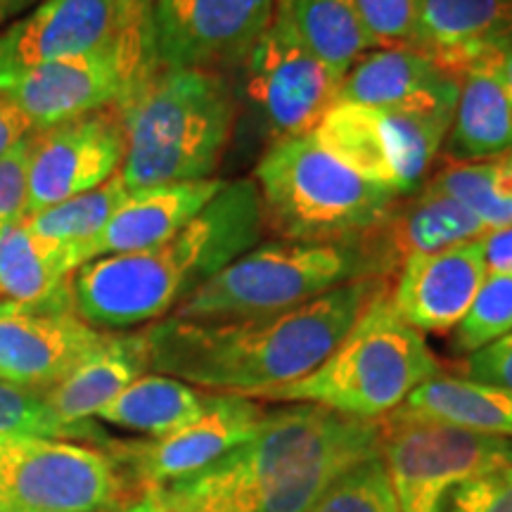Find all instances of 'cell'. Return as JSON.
I'll list each match as a JSON object with an SVG mask.
<instances>
[{
    "mask_svg": "<svg viewBox=\"0 0 512 512\" xmlns=\"http://www.w3.org/2000/svg\"><path fill=\"white\" fill-rule=\"evenodd\" d=\"M384 287L354 280L268 316L164 318L143 330L150 368L216 394L261 396L316 370Z\"/></svg>",
    "mask_w": 512,
    "mask_h": 512,
    "instance_id": "obj_1",
    "label": "cell"
},
{
    "mask_svg": "<svg viewBox=\"0 0 512 512\" xmlns=\"http://www.w3.org/2000/svg\"><path fill=\"white\" fill-rule=\"evenodd\" d=\"M380 453L382 420L294 403L202 472L143 496L166 512H309L339 475Z\"/></svg>",
    "mask_w": 512,
    "mask_h": 512,
    "instance_id": "obj_2",
    "label": "cell"
},
{
    "mask_svg": "<svg viewBox=\"0 0 512 512\" xmlns=\"http://www.w3.org/2000/svg\"><path fill=\"white\" fill-rule=\"evenodd\" d=\"M264 211L254 181L226 183L188 226L147 249L83 264L72 275V302L98 330L152 323L197 287L259 245Z\"/></svg>",
    "mask_w": 512,
    "mask_h": 512,
    "instance_id": "obj_3",
    "label": "cell"
},
{
    "mask_svg": "<svg viewBox=\"0 0 512 512\" xmlns=\"http://www.w3.org/2000/svg\"><path fill=\"white\" fill-rule=\"evenodd\" d=\"M119 110L126 128L119 176L131 190L209 181L235 121L228 83L202 69L157 67Z\"/></svg>",
    "mask_w": 512,
    "mask_h": 512,
    "instance_id": "obj_4",
    "label": "cell"
},
{
    "mask_svg": "<svg viewBox=\"0 0 512 512\" xmlns=\"http://www.w3.org/2000/svg\"><path fill=\"white\" fill-rule=\"evenodd\" d=\"M437 375L441 366L422 332L403 323L384 287L316 370L259 399L313 403L349 418L380 420Z\"/></svg>",
    "mask_w": 512,
    "mask_h": 512,
    "instance_id": "obj_5",
    "label": "cell"
},
{
    "mask_svg": "<svg viewBox=\"0 0 512 512\" xmlns=\"http://www.w3.org/2000/svg\"><path fill=\"white\" fill-rule=\"evenodd\" d=\"M254 183L264 226L297 242L366 240L399 200L332 157L313 133L275 140L256 164Z\"/></svg>",
    "mask_w": 512,
    "mask_h": 512,
    "instance_id": "obj_6",
    "label": "cell"
},
{
    "mask_svg": "<svg viewBox=\"0 0 512 512\" xmlns=\"http://www.w3.org/2000/svg\"><path fill=\"white\" fill-rule=\"evenodd\" d=\"M384 278L366 240L266 242L245 252L197 287L174 309V318H252L302 306L354 280Z\"/></svg>",
    "mask_w": 512,
    "mask_h": 512,
    "instance_id": "obj_7",
    "label": "cell"
},
{
    "mask_svg": "<svg viewBox=\"0 0 512 512\" xmlns=\"http://www.w3.org/2000/svg\"><path fill=\"white\" fill-rule=\"evenodd\" d=\"M136 501L105 448L0 437V512H117Z\"/></svg>",
    "mask_w": 512,
    "mask_h": 512,
    "instance_id": "obj_8",
    "label": "cell"
},
{
    "mask_svg": "<svg viewBox=\"0 0 512 512\" xmlns=\"http://www.w3.org/2000/svg\"><path fill=\"white\" fill-rule=\"evenodd\" d=\"M453 117L335 102L313 136L332 157L392 195H411L437 159Z\"/></svg>",
    "mask_w": 512,
    "mask_h": 512,
    "instance_id": "obj_9",
    "label": "cell"
},
{
    "mask_svg": "<svg viewBox=\"0 0 512 512\" xmlns=\"http://www.w3.org/2000/svg\"><path fill=\"white\" fill-rule=\"evenodd\" d=\"M382 460L401 512H437L448 489L512 463V439L387 415Z\"/></svg>",
    "mask_w": 512,
    "mask_h": 512,
    "instance_id": "obj_10",
    "label": "cell"
},
{
    "mask_svg": "<svg viewBox=\"0 0 512 512\" xmlns=\"http://www.w3.org/2000/svg\"><path fill=\"white\" fill-rule=\"evenodd\" d=\"M245 62L249 105L273 143L313 133L337 102L342 79L302 41L290 0L275 3L271 24Z\"/></svg>",
    "mask_w": 512,
    "mask_h": 512,
    "instance_id": "obj_11",
    "label": "cell"
},
{
    "mask_svg": "<svg viewBox=\"0 0 512 512\" xmlns=\"http://www.w3.org/2000/svg\"><path fill=\"white\" fill-rule=\"evenodd\" d=\"M157 64L131 41L41 64L10 86L5 98L27 114L36 131L121 105Z\"/></svg>",
    "mask_w": 512,
    "mask_h": 512,
    "instance_id": "obj_12",
    "label": "cell"
},
{
    "mask_svg": "<svg viewBox=\"0 0 512 512\" xmlns=\"http://www.w3.org/2000/svg\"><path fill=\"white\" fill-rule=\"evenodd\" d=\"M278 0H155L152 48L162 69L216 72L245 62Z\"/></svg>",
    "mask_w": 512,
    "mask_h": 512,
    "instance_id": "obj_13",
    "label": "cell"
},
{
    "mask_svg": "<svg viewBox=\"0 0 512 512\" xmlns=\"http://www.w3.org/2000/svg\"><path fill=\"white\" fill-rule=\"evenodd\" d=\"M266 411L240 394H209L202 415L174 434L150 441H114L107 448L138 498L192 477L252 437Z\"/></svg>",
    "mask_w": 512,
    "mask_h": 512,
    "instance_id": "obj_14",
    "label": "cell"
},
{
    "mask_svg": "<svg viewBox=\"0 0 512 512\" xmlns=\"http://www.w3.org/2000/svg\"><path fill=\"white\" fill-rule=\"evenodd\" d=\"M126 157L119 105L31 133L27 216L107 183Z\"/></svg>",
    "mask_w": 512,
    "mask_h": 512,
    "instance_id": "obj_15",
    "label": "cell"
},
{
    "mask_svg": "<svg viewBox=\"0 0 512 512\" xmlns=\"http://www.w3.org/2000/svg\"><path fill=\"white\" fill-rule=\"evenodd\" d=\"M119 41L131 38L121 27L117 0H43L0 34V91L29 69Z\"/></svg>",
    "mask_w": 512,
    "mask_h": 512,
    "instance_id": "obj_16",
    "label": "cell"
},
{
    "mask_svg": "<svg viewBox=\"0 0 512 512\" xmlns=\"http://www.w3.org/2000/svg\"><path fill=\"white\" fill-rule=\"evenodd\" d=\"M105 337L76 311L0 302V380L48 392Z\"/></svg>",
    "mask_w": 512,
    "mask_h": 512,
    "instance_id": "obj_17",
    "label": "cell"
},
{
    "mask_svg": "<svg viewBox=\"0 0 512 512\" xmlns=\"http://www.w3.org/2000/svg\"><path fill=\"white\" fill-rule=\"evenodd\" d=\"M484 238L408 256L389 299L418 332H451L465 318L486 278Z\"/></svg>",
    "mask_w": 512,
    "mask_h": 512,
    "instance_id": "obj_18",
    "label": "cell"
},
{
    "mask_svg": "<svg viewBox=\"0 0 512 512\" xmlns=\"http://www.w3.org/2000/svg\"><path fill=\"white\" fill-rule=\"evenodd\" d=\"M460 95L456 76L411 46L377 48L358 60L339 83L337 102L453 117Z\"/></svg>",
    "mask_w": 512,
    "mask_h": 512,
    "instance_id": "obj_19",
    "label": "cell"
},
{
    "mask_svg": "<svg viewBox=\"0 0 512 512\" xmlns=\"http://www.w3.org/2000/svg\"><path fill=\"white\" fill-rule=\"evenodd\" d=\"M411 48L460 81L477 62L512 48V0H420Z\"/></svg>",
    "mask_w": 512,
    "mask_h": 512,
    "instance_id": "obj_20",
    "label": "cell"
},
{
    "mask_svg": "<svg viewBox=\"0 0 512 512\" xmlns=\"http://www.w3.org/2000/svg\"><path fill=\"white\" fill-rule=\"evenodd\" d=\"M223 188L226 181L209 178L197 183L131 190L128 200L114 211L105 228L91 242L76 249V264L81 268L102 256L138 252L169 240L188 226Z\"/></svg>",
    "mask_w": 512,
    "mask_h": 512,
    "instance_id": "obj_21",
    "label": "cell"
},
{
    "mask_svg": "<svg viewBox=\"0 0 512 512\" xmlns=\"http://www.w3.org/2000/svg\"><path fill=\"white\" fill-rule=\"evenodd\" d=\"M489 233L491 228L470 207L427 185L406 207H394L392 216L373 233L377 240L368 242V247L387 275L392 266L403 264L408 256L441 252L482 240Z\"/></svg>",
    "mask_w": 512,
    "mask_h": 512,
    "instance_id": "obj_22",
    "label": "cell"
},
{
    "mask_svg": "<svg viewBox=\"0 0 512 512\" xmlns=\"http://www.w3.org/2000/svg\"><path fill=\"white\" fill-rule=\"evenodd\" d=\"M498 55L460 76L458 105L444 140V155L453 164L486 162L512 150V93Z\"/></svg>",
    "mask_w": 512,
    "mask_h": 512,
    "instance_id": "obj_23",
    "label": "cell"
},
{
    "mask_svg": "<svg viewBox=\"0 0 512 512\" xmlns=\"http://www.w3.org/2000/svg\"><path fill=\"white\" fill-rule=\"evenodd\" d=\"M74 247L46 240L17 221L0 235V299L31 309L74 311Z\"/></svg>",
    "mask_w": 512,
    "mask_h": 512,
    "instance_id": "obj_24",
    "label": "cell"
},
{
    "mask_svg": "<svg viewBox=\"0 0 512 512\" xmlns=\"http://www.w3.org/2000/svg\"><path fill=\"white\" fill-rule=\"evenodd\" d=\"M150 368L145 332L107 335L83 361L41 396L69 425H86Z\"/></svg>",
    "mask_w": 512,
    "mask_h": 512,
    "instance_id": "obj_25",
    "label": "cell"
},
{
    "mask_svg": "<svg viewBox=\"0 0 512 512\" xmlns=\"http://www.w3.org/2000/svg\"><path fill=\"white\" fill-rule=\"evenodd\" d=\"M392 415L512 437V392L470 377L441 373L415 387Z\"/></svg>",
    "mask_w": 512,
    "mask_h": 512,
    "instance_id": "obj_26",
    "label": "cell"
},
{
    "mask_svg": "<svg viewBox=\"0 0 512 512\" xmlns=\"http://www.w3.org/2000/svg\"><path fill=\"white\" fill-rule=\"evenodd\" d=\"M207 401L209 394L176 377L143 375L128 384L112 403H107L98 418L121 430L159 439L200 418Z\"/></svg>",
    "mask_w": 512,
    "mask_h": 512,
    "instance_id": "obj_27",
    "label": "cell"
},
{
    "mask_svg": "<svg viewBox=\"0 0 512 512\" xmlns=\"http://www.w3.org/2000/svg\"><path fill=\"white\" fill-rule=\"evenodd\" d=\"M290 10L302 41L337 79L375 50L354 0H290Z\"/></svg>",
    "mask_w": 512,
    "mask_h": 512,
    "instance_id": "obj_28",
    "label": "cell"
},
{
    "mask_svg": "<svg viewBox=\"0 0 512 512\" xmlns=\"http://www.w3.org/2000/svg\"><path fill=\"white\" fill-rule=\"evenodd\" d=\"M128 195H131V188H126V183L117 174L98 188L24 216V221L41 238L69 245L76 252L105 228L114 211L128 200Z\"/></svg>",
    "mask_w": 512,
    "mask_h": 512,
    "instance_id": "obj_29",
    "label": "cell"
},
{
    "mask_svg": "<svg viewBox=\"0 0 512 512\" xmlns=\"http://www.w3.org/2000/svg\"><path fill=\"white\" fill-rule=\"evenodd\" d=\"M430 185L470 207L491 230L512 226V150L486 162L448 166Z\"/></svg>",
    "mask_w": 512,
    "mask_h": 512,
    "instance_id": "obj_30",
    "label": "cell"
},
{
    "mask_svg": "<svg viewBox=\"0 0 512 512\" xmlns=\"http://www.w3.org/2000/svg\"><path fill=\"white\" fill-rule=\"evenodd\" d=\"M0 437L5 439H76L88 444L105 446L114 441L105 437L95 422L86 425H69L48 406L38 392L27 387L0 380Z\"/></svg>",
    "mask_w": 512,
    "mask_h": 512,
    "instance_id": "obj_31",
    "label": "cell"
},
{
    "mask_svg": "<svg viewBox=\"0 0 512 512\" xmlns=\"http://www.w3.org/2000/svg\"><path fill=\"white\" fill-rule=\"evenodd\" d=\"M508 332H512V275L486 273L475 302L458 323L453 349L470 356Z\"/></svg>",
    "mask_w": 512,
    "mask_h": 512,
    "instance_id": "obj_32",
    "label": "cell"
},
{
    "mask_svg": "<svg viewBox=\"0 0 512 512\" xmlns=\"http://www.w3.org/2000/svg\"><path fill=\"white\" fill-rule=\"evenodd\" d=\"M309 512H401L382 453L339 475Z\"/></svg>",
    "mask_w": 512,
    "mask_h": 512,
    "instance_id": "obj_33",
    "label": "cell"
},
{
    "mask_svg": "<svg viewBox=\"0 0 512 512\" xmlns=\"http://www.w3.org/2000/svg\"><path fill=\"white\" fill-rule=\"evenodd\" d=\"M437 512H512V463L448 489Z\"/></svg>",
    "mask_w": 512,
    "mask_h": 512,
    "instance_id": "obj_34",
    "label": "cell"
},
{
    "mask_svg": "<svg viewBox=\"0 0 512 512\" xmlns=\"http://www.w3.org/2000/svg\"><path fill=\"white\" fill-rule=\"evenodd\" d=\"M354 5L375 50L413 46L420 0H354Z\"/></svg>",
    "mask_w": 512,
    "mask_h": 512,
    "instance_id": "obj_35",
    "label": "cell"
},
{
    "mask_svg": "<svg viewBox=\"0 0 512 512\" xmlns=\"http://www.w3.org/2000/svg\"><path fill=\"white\" fill-rule=\"evenodd\" d=\"M31 133L0 157V235L27 216Z\"/></svg>",
    "mask_w": 512,
    "mask_h": 512,
    "instance_id": "obj_36",
    "label": "cell"
},
{
    "mask_svg": "<svg viewBox=\"0 0 512 512\" xmlns=\"http://www.w3.org/2000/svg\"><path fill=\"white\" fill-rule=\"evenodd\" d=\"M465 375L512 392V332L467 356Z\"/></svg>",
    "mask_w": 512,
    "mask_h": 512,
    "instance_id": "obj_37",
    "label": "cell"
},
{
    "mask_svg": "<svg viewBox=\"0 0 512 512\" xmlns=\"http://www.w3.org/2000/svg\"><path fill=\"white\" fill-rule=\"evenodd\" d=\"M117 5L124 34L155 60V48H152V10H155V0H117Z\"/></svg>",
    "mask_w": 512,
    "mask_h": 512,
    "instance_id": "obj_38",
    "label": "cell"
},
{
    "mask_svg": "<svg viewBox=\"0 0 512 512\" xmlns=\"http://www.w3.org/2000/svg\"><path fill=\"white\" fill-rule=\"evenodd\" d=\"M36 131L27 114H24L10 98L0 93V157L8 155L19 140Z\"/></svg>",
    "mask_w": 512,
    "mask_h": 512,
    "instance_id": "obj_39",
    "label": "cell"
},
{
    "mask_svg": "<svg viewBox=\"0 0 512 512\" xmlns=\"http://www.w3.org/2000/svg\"><path fill=\"white\" fill-rule=\"evenodd\" d=\"M484 259L489 273L512 275V226L491 230L484 238Z\"/></svg>",
    "mask_w": 512,
    "mask_h": 512,
    "instance_id": "obj_40",
    "label": "cell"
},
{
    "mask_svg": "<svg viewBox=\"0 0 512 512\" xmlns=\"http://www.w3.org/2000/svg\"><path fill=\"white\" fill-rule=\"evenodd\" d=\"M29 3H34V0H0V24L8 17L17 15V12H22Z\"/></svg>",
    "mask_w": 512,
    "mask_h": 512,
    "instance_id": "obj_41",
    "label": "cell"
},
{
    "mask_svg": "<svg viewBox=\"0 0 512 512\" xmlns=\"http://www.w3.org/2000/svg\"><path fill=\"white\" fill-rule=\"evenodd\" d=\"M498 67H501V74L505 83H508L510 93H512V48L503 50L501 55H498Z\"/></svg>",
    "mask_w": 512,
    "mask_h": 512,
    "instance_id": "obj_42",
    "label": "cell"
},
{
    "mask_svg": "<svg viewBox=\"0 0 512 512\" xmlns=\"http://www.w3.org/2000/svg\"><path fill=\"white\" fill-rule=\"evenodd\" d=\"M119 512H166V510H162V508H157L155 503L152 501H147L145 496H140L136 503H131V505H126V508H121Z\"/></svg>",
    "mask_w": 512,
    "mask_h": 512,
    "instance_id": "obj_43",
    "label": "cell"
},
{
    "mask_svg": "<svg viewBox=\"0 0 512 512\" xmlns=\"http://www.w3.org/2000/svg\"><path fill=\"white\" fill-rule=\"evenodd\" d=\"M117 512H119V510H117Z\"/></svg>",
    "mask_w": 512,
    "mask_h": 512,
    "instance_id": "obj_44",
    "label": "cell"
}]
</instances>
